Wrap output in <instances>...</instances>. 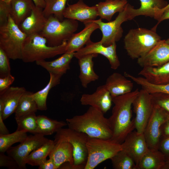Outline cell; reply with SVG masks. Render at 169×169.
Listing matches in <instances>:
<instances>
[{"mask_svg":"<svg viewBox=\"0 0 169 169\" xmlns=\"http://www.w3.org/2000/svg\"><path fill=\"white\" fill-rule=\"evenodd\" d=\"M134 7L127 3L124 9L120 12L115 19L108 22H103L101 18L91 21L96 23L102 33L100 42L105 46H108L119 41L123 35L122 23L133 19L132 9Z\"/></svg>","mask_w":169,"mask_h":169,"instance_id":"ba28073f","label":"cell"},{"mask_svg":"<svg viewBox=\"0 0 169 169\" xmlns=\"http://www.w3.org/2000/svg\"><path fill=\"white\" fill-rule=\"evenodd\" d=\"M102 111L90 106L84 114L67 118L68 128L83 132L91 137L111 139L112 132L108 118Z\"/></svg>","mask_w":169,"mask_h":169,"instance_id":"7a4b0ae2","label":"cell"},{"mask_svg":"<svg viewBox=\"0 0 169 169\" xmlns=\"http://www.w3.org/2000/svg\"><path fill=\"white\" fill-rule=\"evenodd\" d=\"M158 150L163 155L166 163H169V135L161 136Z\"/></svg>","mask_w":169,"mask_h":169,"instance_id":"7bdbcfd3","label":"cell"},{"mask_svg":"<svg viewBox=\"0 0 169 169\" xmlns=\"http://www.w3.org/2000/svg\"><path fill=\"white\" fill-rule=\"evenodd\" d=\"M27 133L16 130L11 134H0V152L5 153L14 144L23 142L28 136Z\"/></svg>","mask_w":169,"mask_h":169,"instance_id":"e575fe53","label":"cell"},{"mask_svg":"<svg viewBox=\"0 0 169 169\" xmlns=\"http://www.w3.org/2000/svg\"><path fill=\"white\" fill-rule=\"evenodd\" d=\"M49 74L50 79L45 87L41 90L33 93L32 95L39 110H47L46 101L49 92L52 88L59 84L62 77L61 75L52 73Z\"/></svg>","mask_w":169,"mask_h":169,"instance_id":"f546056e","label":"cell"},{"mask_svg":"<svg viewBox=\"0 0 169 169\" xmlns=\"http://www.w3.org/2000/svg\"><path fill=\"white\" fill-rule=\"evenodd\" d=\"M85 165H76L70 164L69 162H65L61 165L59 169H84Z\"/></svg>","mask_w":169,"mask_h":169,"instance_id":"bcb514c9","label":"cell"},{"mask_svg":"<svg viewBox=\"0 0 169 169\" xmlns=\"http://www.w3.org/2000/svg\"><path fill=\"white\" fill-rule=\"evenodd\" d=\"M132 105L136 114L134 119L135 129L138 133H143L154 107L151 94L143 89L141 90Z\"/></svg>","mask_w":169,"mask_h":169,"instance_id":"30bf717a","label":"cell"},{"mask_svg":"<svg viewBox=\"0 0 169 169\" xmlns=\"http://www.w3.org/2000/svg\"><path fill=\"white\" fill-rule=\"evenodd\" d=\"M33 94L26 91L22 95L14 112L15 119L35 113L38 110L37 105L32 97Z\"/></svg>","mask_w":169,"mask_h":169,"instance_id":"d6a6232c","label":"cell"},{"mask_svg":"<svg viewBox=\"0 0 169 169\" xmlns=\"http://www.w3.org/2000/svg\"><path fill=\"white\" fill-rule=\"evenodd\" d=\"M54 140H49L45 144L32 151L26 158V164L32 166H39L44 161L54 148Z\"/></svg>","mask_w":169,"mask_h":169,"instance_id":"1f68e13d","label":"cell"},{"mask_svg":"<svg viewBox=\"0 0 169 169\" xmlns=\"http://www.w3.org/2000/svg\"><path fill=\"white\" fill-rule=\"evenodd\" d=\"M169 118V114L157 105H154L152 113L143 133L149 149H158L161 136L162 125Z\"/></svg>","mask_w":169,"mask_h":169,"instance_id":"8fae6325","label":"cell"},{"mask_svg":"<svg viewBox=\"0 0 169 169\" xmlns=\"http://www.w3.org/2000/svg\"><path fill=\"white\" fill-rule=\"evenodd\" d=\"M37 127L36 134L44 136L56 133L64 126L67 125L66 122L51 119L44 115L37 116Z\"/></svg>","mask_w":169,"mask_h":169,"instance_id":"4dcf8cb0","label":"cell"},{"mask_svg":"<svg viewBox=\"0 0 169 169\" xmlns=\"http://www.w3.org/2000/svg\"><path fill=\"white\" fill-rule=\"evenodd\" d=\"M14 80V77L11 74L4 77H0V92L9 87Z\"/></svg>","mask_w":169,"mask_h":169,"instance_id":"ee69618b","label":"cell"},{"mask_svg":"<svg viewBox=\"0 0 169 169\" xmlns=\"http://www.w3.org/2000/svg\"><path fill=\"white\" fill-rule=\"evenodd\" d=\"M161 130V136L169 135V118L162 125Z\"/></svg>","mask_w":169,"mask_h":169,"instance_id":"c3c4849f","label":"cell"},{"mask_svg":"<svg viewBox=\"0 0 169 169\" xmlns=\"http://www.w3.org/2000/svg\"><path fill=\"white\" fill-rule=\"evenodd\" d=\"M80 102L83 105L97 108L104 113L110 109L113 103L112 97L105 85L98 86L92 94L82 95Z\"/></svg>","mask_w":169,"mask_h":169,"instance_id":"2e32d148","label":"cell"},{"mask_svg":"<svg viewBox=\"0 0 169 169\" xmlns=\"http://www.w3.org/2000/svg\"><path fill=\"white\" fill-rule=\"evenodd\" d=\"M124 75L150 94L160 92L169 95V83L156 84L150 82L142 77L135 76L126 72H124Z\"/></svg>","mask_w":169,"mask_h":169,"instance_id":"836d02e7","label":"cell"},{"mask_svg":"<svg viewBox=\"0 0 169 169\" xmlns=\"http://www.w3.org/2000/svg\"><path fill=\"white\" fill-rule=\"evenodd\" d=\"M167 19H169V8L164 12L160 18L157 21L158 22L156 24L152 29L156 31L158 24L161 21Z\"/></svg>","mask_w":169,"mask_h":169,"instance_id":"7dc6e473","label":"cell"},{"mask_svg":"<svg viewBox=\"0 0 169 169\" xmlns=\"http://www.w3.org/2000/svg\"><path fill=\"white\" fill-rule=\"evenodd\" d=\"M9 2L0 0V26L5 24L8 22L10 13Z\"/></svg>","mask_w":169,"mask_h":169,"instance_id":"60d3db41","label":"cell"},{"mask_svg":"<svg viewBox=\"0 0 169 169\" xmlns=\"http://www.w3.org/2000/svg\"><path fill=\"white\" fill-rule=\"evenodd\" d=\"M139 90L112 98L114 104L111 116L108 118L112 132L111 139L121 144L127 136L135 129L132 119L131 106Z\"/></svg>","mask_w":169,"mask_h":169,"instance_id":"6da1fadb","label":"cell"},{"mask_svg":"<svg viewBox=\"0 0 169 169\" xmlns=\"http://www.w3.org/2000/svg\"><path fill=\"white\" fill-rule=\"evenodd\" d=\"M9 59L5 52L0 48V77L1 78L11 74Z\"/></svg>","mask_w":169,"mask_h":169,"instance_id":"ab89813d","label":"cell"},{"mask_svg":"<svg viewBox=\"0 0 169 169\" xmlns=\"http://www.w3.org/2000/svg\"><path fill=\"white\" fill-rule=\"evenodd\" d=\"M47 20L43 9L35 5L30 14L18 26L27 36L39 33L44 28Z\"/></svg>","mask_w":169,"mask_h":169,"instance_id":"d6986e66","label":"cell"},{"mask_svg":"<svg viewBox=\"0 0 169 169\" xmlns=\"http://www.w3.org/2000/svg\"><path fill=\"white\" fill-rule=\"evenodd\" d=\"M11 0L5 1L8 2ZM35 5L37 7L44 8H45L46 0H32Z\"/></svg>","mask_w":169,"mask_h":169,"instance_id":"f907efd6","label":"cell"},{"mask_svg":"<svg viewBox=\"0 0 169 169\" xmlns=\"http://www.w3.org/2000/svg\"><path fill=\"white\" fill-rule=\"evenodd\" d=\"M60 20L53 15L47 18L46 23L39 34L46 39L49 46H54L67 41L77 30V20L66 18Z\"/></svg>","mask_w":169,"mask_h":169,"instance_id":"52a82bcc","label":"cell"},{"mask_svg":"<svg viewBox=\"0 0 169 169\" xmlns=\"http://www.w3.org/2000/svg\"><path fill=\"white\" fill-rule=\"evenodd\" d=\"M127 4V0H105L95 5L98 16L108 21H111L113 15L123 11Z\"/></svg>","mask_w":169,"mask_h":169,"instance_id":"4316f807","label":"cell"},{"mask_svg":"<svg viewBox=\"0 0 169 169\" xmlns=\"http://www.w3.org/2000/svg\"><path fill=\"white\" fill-rule=\"evenodd\" d=\"M69 0H46L43 13L48 18L53 15L60 20L64 19L63 13L65 9L66 5Z\"/></svg>","mask_w":169,"mask_h":169,"instance_id":"d590c367","label":"cell"},{"mask_svg":"<svg viewBox=\"0 0 169 169\" xmlns=\"http://www.w3.org/2000/svg\"><path fill=\"white\" fill-rule=\"evenodd\" d=\"M161 40L149 52L137 59V63L142 68L157 67L169 62V44Z\"/></svg>","mask_w":169,"mask_h":169,"instance_id":"9a60e30c","label":"cell"},{"mask_svg":"<svg viewBox=\"0 0 169 169\" xmlns=\"http://www.w3.org/2000/svg\"><path fill=\"white\" fill-rule=\"evenodd\" d=\"M116 43L108 46H104L100 41L94 42L90 40L85 46L74 52V57L78 59L88 54H100L105 57L108 60L111 68L116 69L120 65V61L116 52Z\"/></svg>","mask_w":169,"mask_h":169,"instance_id":"4fadbf2b","label":"cell"},{"mask_svg":"<svg viewBox=\"0 0 169 169\" xmlns=\"http://www.w3.org/2000/svg\"><path fill=\"white\" fill-rule=\"evenodd\" d=\"M0 166L10 169H20L16 161L12 157L6 155L4 153L0 152Z\"/></svg>","mask_w":169,"mask_h":169,"instance_id":"b9f144b4","label":"cell"},{"mask_svg":"<svg viewBox=\"0 0 169 169\" xmlns=\"http://www.w3.org/2000/svg\"><path fill=\"white\" fill-rule=\"evenodd\" d=\"M141 6L139 8L132 9L133 15L134 18L139 15L153 18L157 20L159 11L163 8L168 4L164 0H140Z\"/></svg>","mask_w":169,"mask_h":169,"instance_id":"f1b7e54d","label":"cell"},{"mask_svg":"<svg viewBox=\"0 0 169 169\" xmlns=\"http://www.w3.org/2000/svg\"><path fill=\"white\" fill-rule=\"evenodd\" d=\"M86 145L88 156L84 169H94L99 164L110 159L122 150L121 144L111 139L89 136Z\"/></svg>","mask_w":169,"mask_h":169,"instance_id":"8992f818","label":"cell"},{"mask_svg":"<svg viewBox=\"0 0 169 169\" xmlns=\"http://www.w3.org/2000/svg\"><path fill=\"white\" fill-rule=\"evenodd\" d=\"M169 8V3L164 8L159 10L158 13V19L160 18L164 12L167 9Z\"/></svg>","mask_w":169,"mask_h":169,"instance_id":"816d5d0a","label":"cell"},{"mask_svg":"<svg viewBox=\"0 0 169 169\" xmlns=\"http://www.w3.org/2000/svg\"><path fill=\"white\" fill-rule=\"evenodd\" d=\"M165 42L166 43L169 44V38L166 40H165Z\"/></svg>","mask_w":169,"mask_h":169,"instance_id":"f5cc1de1","label":"cell"},{"mask_svg":"<svg viewBox=\"0 0 169 169\" xmlns=\"http://www.w3.org/2000/svg\"><path fill=\"white\" fill-rule=\"evenodd\" d=\"M115 169H138L134 160L125 151L121 150L110 159Z\"/></svg>","mask_w":169,"mask_h":169,"instance_id":"8d00e7d4","label":"cell"},{"mask_svg":"<svg viewBox=\"0 0 169 169\" xmlns=\"http://www.w3.org/2000/svg\"><path fill=\"white\" fill-rule=\"evenodd\" d=\"M10 15L19 26L30 13L35 5L32 0H11Z\"/></svg>","mask_w":169,"mask_h":169,"instance_id":"484cf974","label":"cell"},{"mask_svg":"<svg viewBox=\"0 0 169 169\" xmlns=\"http://www.w3.org/2000/svg\"><path fill=\"white\" fill-rule=\"evenodd\" d=\"M15 120L18 125L17 130L36 134L37 124L35 113L28 114Z\"/></svg>","mask_w":169,"mask_h":169,"instance_id":"74e56055","label":"cell"},{"mask_svg":"<svg viewBox=\"0 0 169 169\" xmlns=\"http://www.w3.org/2000/svg\"><path fill=\"white\" fill-rule=\"evenodd\" d=\"M26 91L24 87L10 86L0 92V105L3 107V120L15 112L21 96Z\"/></svg>","mask_w":169,"mask_h":169,"instance_id":"ac0fdd59","label":"cell"},{"mask_svg":"<svg viewBox=\"0 0 169 169\" xmlns=\"http://www.w3.org/2000/svg\"><path fill=\"white\" fill-rule=\"evenodd\" d=\"M39 169H58L53 160L51 158L47 159L38 166Z\"/></svg>","mask_w":169,"mask_h":169,"instance_id":"f6af8a7d","label":"cell"},{"mask_svg":"<svg viewBox=\"0 0 169 169\" xmlns=\"http://www.w3.org/2000/svg\"><path fill=\"white\" fill-rule=\"evenodd\" d=\"M88 136L85 133L73 129L61 128L54 136L55 144L62 141L70 143L73 148L74 164L85 166L88 152L86 143Z\"/></svg>","mask_w":169,"mask_h":169,"instance_id":"9c48e42d","label":"cell"},{"mask_svg":"<svg viewBox=\"0 0 169 169\" xmlns=\"http://www.w3.org/2000/svg\"><path fill=\"white\" fill-rule=\"evenodd\" d=\"M74 52H65L59 58L51 61L45 60L36 62V64L46 69L49 73L62 76L70 69V64L74 57Z\"/></svg>","mask_w":169,"mask_h":169,"instance_id":"7402d4cb","label":"cell"},{"mask_svg":"<svg viewBox=\"0 0 169 169\" xmlns=\"http://www.w3.org/2000/svg\"><path fill=\"white\" fill-rule=\"evenodd\" d=\"M138 75L153 84L169 83V62L159 67L143 68Z\"/></svg>","mask_w":169,"mask_h":169,"instance_id":"d4e9b609","label":"cell"},{"mask_svg":"<svg viewBox=\"0 0 169 169\" xmlns=\"http://www.w3.org/2000/svg\"><path fill=\"white\" fill-rule=\"evenodd\" d=\"M82 0L69 5L66 8L64 13V18L78 20L84 23L95 20L98 16L95 5L89 6Z\"/></svg>","mask_w":169,"mask_h":169,"instance_id":"e0dca14e","label":"cell"},{"mask_svg":"<svg viewBox=\"0 0 169 169\" xmlns=\"http://www.w3.org/2000/svg\"><path fill=\"white\" fill-rule=\"evenodd\" d=\"M49 139L39 134L28 136L18 145L11 146L6 151L8 155L13 158L17 162L20 169L26 168L25 160L33 151L41 146Z\"/></svg>","mask_w":169,"mask_h":169,"instance_id":"7c38bea8","label":"cell"},{"mask_svg":"<svg viewBox=\"0 0 169 169\" xmlns=\"http://www.w3.org/2000/svg\"><path fill=\"white\" fill-rule=\"evenodd\" d=\"M84 23V28L78 33H74L67 41L66 52H75L83 48L90 40L93 32L99 28L98 24L91 21Z\"/></svg>","mask_w":169,"mask_h":169,"instance_id":"ffe728a7","label":"cell"},{"mask_svg":"<svg viewBox=\"0 0 169 169\" xmlns=\"http://www.w3.org/2000/svg\"><path fill=\"white\" fill-rule=\"evenodd\" d=\"M166 164L165 158L159 150L149 149L139 161L138 169H165Z\"/></svg>","mask_w":169,"mask_h":169,"instance_id":"83f0119b","label":"cell"},{"mask_svg":"<svg viewBox=\"0 0 169 169\" xmlns=\"http://www.w3.org/2000/svg\"><path fill=\"white\" fill-rule=\"evenodd\" d=\"M27 36L10 15L7 22L0 26V48L10 59H21L23 47Z\"/></svg>","mask_w":169,"mask_h":169,"instance_id":"5b68a950","label":"cell"},{"mask_svg":"<svg viewBox=\"0 0 169 169\" xmlns=\"http://www.w3.org/2000/svg\"><path fill=\"white\" fill-rule=\"evenodd\" d=\"M150 94L154 105L158 106L169 114V95L160 92Z\"/></svg>","mask_w":169,"mask_h":169,"instance_id":"f35d334b","label":"cell"},{"mask_svg":"<svg viewBox=\"0 0 169 169\" xmlns=\"http://www.w3.org/2000/svg\"><path fill=\"white\" fill-rule=\"evenodd\" d=\"M126 78L124 75L115 72L107 78L105 85L112 98L132 91L133 88V83Z\"/></svg>","mask_w":169,"mask_h":169,"instance_id":"44dd1931","label":"cell"},{"mask_svg":"<svg viewBox=\"0 0 169 169\" xmlns=\"http://www.w3.org/2000/svg\"><path fill=\"white\" fill-rule=\"evenodd\" d=\"M67 41L60 45L49 46L45 38L39 33L28 36L24 43L21 59L30 63L53 58L66 52Z\"/></svg>","mask_w":169,"mask_h":169,"instance_id":"3957f363","label":"cell"},{"mask_svg":"<svg viewBox=\"0 0 169 169\" xmlns=\"http://www.w3.org/2000/svg\"><path fill=\"white\" fill-rule=\"evenodd\" d=\"M4 0L7 1V0Z\"/></svg>","mask_w":169,"mask_h":169,"instance_id":"db71d44e","label":"cell"},{"mask_svg":"<svg viewBox=\"0 0 169 169\" xmlns=\"http://www.w3.org/2000/svg\"><path fill=\"white\" fill-rule=\"evenodd\" d=\"M98 55L96 54H88L78 59L80 69L79 77L81 85L84 88H87L89 83L98 80L99 78L94 70L93 61V59Z\"/></svg>","mask_w":169,"mask_h":169,"instance_id":"603a6c76","label":"cell"},{"mask_svg":"<svg viewBox=\"0 0 169 169\" xmlns=\"http://www.w3.org/2000/svg\"></svg>","mask_w":169,"mask_h":169,"instance_id":"11a10c76","label":"cell"},{"mask_svg":"<svg viewBox=\"0 0 169 169\" xmlns=\"http://www.w3.org/2000/svg\"><path fill=\"white\" fill-rule=\"evenodd\" d=\"M122 150L126 152L134 161L138 167L140 160L149 149L143 133L133 131L121 143Z\"/></svg>","mask_w":169,"mask_h":169,"instance_id":"5bb4252c","label":"cell"},{"mask_svg":"<svg viewBox=\"0 0 169 169\" xmlns=\"http://www.w3.org/2000/svg\"><path fill=\"white\" fill-rule=\"evenodd\" d=\"M161 40L155 31L143 28L130 30L125 37L124 47L132 59L145 55Z\"/></svg>","mask_w":169,"mask_h":169,"instance_id":"277c9868","label":"cell"},{"mask_svg":"<svg viewBox=\"0 0 169 169\" xmlns=\"http://www.w3.org/2000/svg\"><path fill=\"white\" fill-rule=\"evenodd\" d=\"M73 152V146L70 143L62 141L55 144L48 156L59 169L61 165L65 162L74 164Z\"/></svg>","mask_w":169,"mask_h":169,"instance_id":"cb8c5ba5","label":"cell"},{"mask_svg":"<svg viewBox=\"0 0 169 169\" xmlns=\"http://www.w3.org/2000/svg\"><path fill=\"white\" fill-rule=\"evenodd\" d=\"M2 115L0 114V134L5 135L9 134V131L3 122Z\"/></svg>","mask_w":169,"mask_h":169,"instance_id":"681fc988","label":"cell"}]
</instances>
